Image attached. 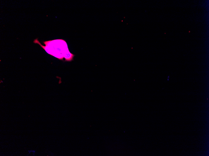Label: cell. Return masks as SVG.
<instances>
[{
    "label": "cell",
    "instance_id": "1",
    "mask_svg": "<svg viewBox=\"0 0 209 156\" xmlns=\"http://www.w3.org/2000/svg\"><path fill=\"white\" fill-rule=\"evenodd\" d=\"M33 43L38 44L48 54L59 60H63L64 58L65 61H71L75 56L69 52L66 42L63 40L43 42L45 46L42 45L37 39L34 40Z\"/></svg>",
    "mask_w": 209,
    "mask_h": 156
}]
</instances>
